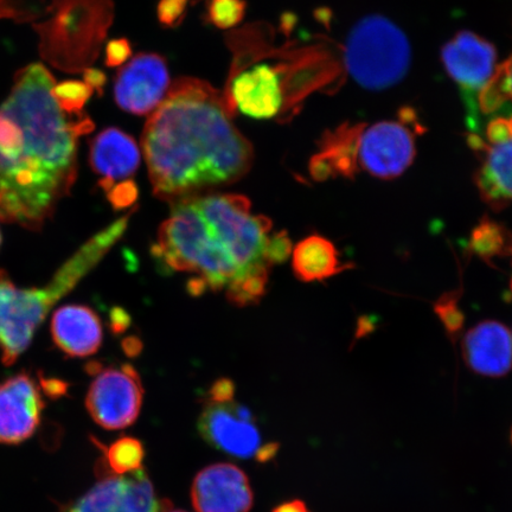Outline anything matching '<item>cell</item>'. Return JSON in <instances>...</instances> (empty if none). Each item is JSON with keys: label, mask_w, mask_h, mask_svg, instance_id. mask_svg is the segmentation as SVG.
<instances>
[{"label": "cell", "mask_w": 512, "mask_h": 512, "mask_svg": "<svg viewBox=\"0 0 512 512\" xmlns=\"http://www.w3.org/2000/svg\"><path fill=\"white\" fill-rule=\"evenodd\" d=\"M54 76L40 63L16 74L0 105V221L41 230L78 176L79 139L88 117L63 110Z\"/></svg>", "instance_id": "1"}, {"label": "cell", "mask_w": 512, "mask_h": 512, "mask_svg": "<svg viewBox=\"0 0 512 512\" xmlns=\"http://www.w3.org/2000/svg\"><path fill=\"white\" fill-rule=\"evenodd\" d=\"M208 82L177 79L150 114L143 149L153 192L171 204L245 177L254 150Z\"/></svg>", "instance_id": "2"}, {"label": "cell", "mask_w": 512, "mask_h": 512, "mask_svg": "<svg viewBox=\"0 0 512 512\" xmlns=\"http://www.w3.org/2000/svg\"><path fill=\"white\" fill-rule=\"evenodd\" d=\"M152 254L171 271L198 275L190 281L192 294L227 292L242 279L226 243L202 214L195 197L172 203Z\"/></svg>", "instance_id": "3"}, {"label": "cell", "mask_w": 512, "mask_h": 512, "mask_svg": "<svg viewBox=\"0 0 512 512\" xmlns=\"http://www.w3.org/2000/svg\"><path fill=\"white\" fill-rule=\"evenodd\" d=\"M126 219L114 223L89 240L57 270L47 285L27 290L16 288L4 307L0 326V348L5 366H12L28 349L38 326L44 322L51 309L80 283L123 234Z\"/></svg>", "instance_id": "4"}, {"label": "cell", "mask_w": 512, "mask_h": 512, "mask_svg": "<svg viewBox=\"0 0 512 512\" xmlns=\"http://www.w3.org/2000/svg\"><path fill=\"white\" fill-rule=\"evenodd\" d=\"M347 72L369 91H384L406 78L412 50L398 25L381 15H369L351 29L342 49Z\"/></svg>", "instance_id": "5"}, {"label": "cell", "mask_w": 512, "mask_h": 512, "mask_svg": "<svg viewBox=\"0 0 512 512\" xmlns=\"http://www.w3.org/2000/svg\"><path fill=\"white\" fill-rule=\"evenodd\" d=\"M415 115L405 110L398 120L361 123L356 139L358 171L381 179H394L405 172L416 155Z\"/></svg>", "instance_id": "6"}, {"label": "cell", "mask_w": 512, "mask_h": 512, "mask_svg": "<svg viewBox=\"0 0 512 512\" xmlns=\"http://www.w3.org/2000/svg\"><path fill=\"white\" fill-rule=\"evenodd\" d=\"M441 61L462 95L467 125L477 134L479 95L495 73L496 48L471 31H460L441 49Z\"/></svg>", "instance_id": "7"}, {"label": "cell", "mask_w": 512, "mask_h": 512, "mask_svg": "<svg viewBox=\"0 0 512 512\" xmlns=\"http://www.w3.org/2000/svg\"><path fill=\"white\" fill-rule=\"evenodd\" d=\"M143 384L130 364L99 371L89 387L86 407L93 420L106 430H123L138 419Z\"/></svg>", "instance_id": "8"}, {"label": "cell", "mask_w": 512, "mask_h": 512, "mask_svg": "<svg viewBox=\"0 0 512 512\" xmlns=\"http://www.w3.org/2000/svg\"><path fill=\"white\" fill-rule=\"evenodd\" d=\"M168 63L155 53H140L121 67L114 81V99L121 110L151 114L170 88Z\"/></svg>", "instance_id": "9"}, {"label": "cell", "mask_w": 512, "mask_h": 512, "mask_svg": "<svg viewBox=\"0 0 512 512\" xmlns=\"http://www.w3.org/2000/svg\"><path fill=\"white\" fill-rule=\"evenodd\" d=\"M170 503L158 501L144 469L101 480L85 496L61 512H166Z\"/></svg>", "instance_id": "10"}, {"label": "cell", "mask_w": 512, "mask_h": 512, "mask_svg": "<svg viewBox=\"0 0 512 512\" xmlns=\"http://www.w3.org/2000/svg\"><path fill=\"white\" fill-rule=\"evenodd\" d=\"M198 431L210 446L236 458H251L261 447L251 412L233 400L209 401L198 420Z\"/></svg>", "instance_id": "11"}, {"label": "cell", "mask_w": 512, "mask_h": 512, "mask_svg": "<svg viewBox=\"0 0 512 512\" xmlns=\"http://www.w3.org/2000/svg\"><path fill=\"white\" fill-rule=\"evenodd\" d=\"M191 499L197 512H249L254 502L246 473L232 464L211 465L198 473Z\"/></svg>", "instance_id": "12"}, {"label": "cell", "mask_w": 512, "mask_h": 512, "mask_svg": "<svg viewBox=\"0 0 512 512\" xmlns=\"http://www.w3.org/2000/svg\"><path fill=\"white\" fill-rule=\"evenodd\" d=\"M44 407L40 388L27 374L0 384V444L17 445L31 437Z\"/></svg>", "instance_id": "13"}, {"label": "cell", "mask_w": 512, "mask_h": 512, "mask_svg": "<svg viewBox=\"0 0 512 512\" xmlns=\"http://www.w3.org/2000/svg\"><path fill=\"white\" fill-rule=\"evenodd\" d=\"M228 111L236 110L253 119H272L284 104L283 86L278 69L268 64H258L236 76L228 95L223 96Z\"/></svg>", "instance_id": "14"}, {"label": "cell", "mask_w": 512, "mask_h": 512, "mask_svg": "<svg viewBox=\"0 0 512 512\" xmlns=\"http://www.w3.org/2000/svg\"><path fill=\"white\" fill-rule=\"evenodd\" d=\"M140 162L142 155L136 140L117 127L106 128L92 140L89 163L101 177L99 185L105 192L110 191L115 182L126 181L136 174Z\"/></svg>", "instance_id": "15"}, {"label": "cell", "mask_w": 512, "mask_h": 512, "mask_svg": "<svg viewBox=\"0 0 512 512\" xmlns=\"http://www.w3.org/2000/svg\"><path fill=\"white\" fill-rule=\"evenodd\" d=\"M464 360L475 373L502 377L512 369V338L504 325L483 322L467 332L463 343Z\"/></svg>", "instance_id": "16"}, {"label": "cell", "mask_w": 512, "mask_h": 512, "mask_svg": "<svg viewBox=\"0 0 512 512\" xmlns=\"http://www.w3.org/2000/svg\"><path fill=\"white\" fill-rule=\"evenodd\" d=\"M51 335L57 348L70 357H88L98 352L104 339L101 320L85 305H66L51 319Z\"/></svg>", "instance_id": "17"}, {"label": "cell", "mask_w": 512, "mask_h": 512, "mask_svg": "<svg viewBox=\"0 0 512 512\" xmlns=\"http://www.w3.org/2000/svg\"><path fill=\"white\" fill-rule=\"evenodd\" d=\"M470 144L483 155L476 175L480 196L495 210L503 209L512 202V137L501 143L488 144L472 133Z\"/></svg>", "instance_id": "18"}, {"label": "cell", "mask_w": 512, "mask_h": 512, "mask_svg": "<svg viewBox=\"0 0 512 512\" xmlns=\"http://www.w3.org/2000/svg\"><path fill=\"white\" fill-rule=\"evenodd\" d=\"M293 272L304 283L323 281L351 267L339 260L334 243L319 235L300 241L292 253Z\"/></svg>", "instance_id": "19"}, {"label": "cell", "mask_w": 512, "mask_h": 512, "mask_svg": "<svg viewBox=\"0 0 512 512\" xmlns=\"http://www.w3.org/2000/svg\"><path fill=\"white\" fill-rule=\"evenodd\" d=\"M511 239L501 224L484 219L473 230L470 247L479 258L490 262L497 256L509 254Z\"/></svg>", "instance_id": "20"}, {"label": "cell", "mask_w": 512, "mask_h": 512, "mask_svg": "<svg viewBox=\"0 0 512 512\" xmlns=\"http://www.w3.org/2000/svg\"><path fill=\"white\" fill-rule=\"evenodd\" d=\"M508 101H512V56L496 68L488 85L480 93L479 112L484 115L495 114Z\"/></svg>", "instance_id": "21"}, {"label": "cell", "mask_w": 512, "mask_h": 512, "mask_svg": "<svg viewBox=\"0 0 512 512\" xmlns=\"http://www.w3.org/2000/svg\"><path fill=\"white\" fill-rule=\"evenodd\" d=\"M145 452L139 440L125 437L108 448L106 462L114 475L124 476L142 469Z\"/></svg>", "instance_id": "22"}, {"label": "cell", "mask_w": 512, "mask_h": 512, "mask_svg": "<svg viewBox=\"0 0 512 512\" xmlns=\"http://www.w3.org/2000/svg\"><path fill=\"white\" fill-rule=\"evenodd\" d=\"M246 0H208L207 19L219 29L238 27L246 16Z\"/></svg>", "instance_id": "23"}, {"label": "cell", "mask_w": 512, "mask_h": 512, "mask_svg": "<svg viewBox=\"0 0 512 512\" xmlns=\"http://www.w3.org/2000/svg\"><path fill=\"white\" fill-rule=\"evenodd\" d=\"M54 93L63 110L70 114H82L83 107L92 98L94 89L86 82L66 81L55 85Z\"/></svg>", "instance_id": "24"}, {"label": "cell", "mask_w": 512, "mask_h": 512, "mask_svg": "<svg viewBox=\"0 0 512 512\" xmlns=\"http://www.w3.org/2000/svg\"><path fill=\"white\" fill-rule=\"evenodd\" d=\"M44 0H0V19L32 21L42 15Z\"/></svg>", "instance_id": "25"}, {"label": "cell", "mask_w": 512, "mask_h": 512, "mask_svg": "<svg viewBox=\"0 0 512 512\" xmlns=\"http://www.w3.org/2000/svg\"><path fill=\"white\" fill-rule=\"evenodd\" d=\"M435 311L441 322L444 323L448 334L456 335L463 328L464 315L458 309L456 294H446L435 305Z\"/></svg>", "instance_id": "26"}, {"label": "cell", "mask_w": 512, "mask_h": 512, "mask_svg": "<svg viewBox=\"0 0 512 512\" xmlns=\"http://www.w3.org/2000/svg\"><path fill=\"white\" fill-rule=\"evenodd\" d=\"M190 0H159L157 17L160 24L168 29L178 28L184 21Z\"/></svg>", "instance_id": "27"}, {"label": "cell", "mask_w": 512, "mask_h": 512, "mask_svg": "<svg viewBox=\"0 0 512 512\" xmlns=\"http://www.w3.org/2000/svg\"><path fill=\"white\" fill-rule=\"evenodd\" d=\"M106 194L114 209H126L137 201L138 187L131 179H126V181L115 184Z\"/></svg>", "instance_id": "28"}, {"label": "cell", "mask_w": 512, "mask_h": 512, "mask_svg": "<svg viewBox=\"0 0 512 512\" xmlns=\"http://www.w3.org/2000/svg\"><path fill=\"white\" fill-rule=\"evenodd\" d=\"M132 54V44L127 38L112 40L106 47V66L110 68L124 66L131 59Z\"/></svg>", "instance_id": "29"}, {"label": "cell", "mask_w": 512, "mask_h": 512, "mask_svg": "<svg viewBox=\"0 0 512 512\" xmlns=\"http://www.w3.org/2000/svg\"><path fill=\"white\" fill-rule=\"evenodd\" d=\"M292 252V242L286 232L271 236L267 247V259L272 266L283 264Z\"/></svg>", "instance_id": "30"}, {"label": "cell", "mask_w": 512, "mask_h": 512, "mask_svg": "<svg viewBox=\"0 0 512 512\" xmlns=\"http://www.w3.org/2000/svg\"><path fill=\"white\" fill-rule=\"evenodd\" d=\"M235 387L232 381L222 379L216 381L214 386L211 387L209 392L210 401L214 402H227L232 401L234 398Z\"/></svg>", "instance_id": "31"}, {"label": "cell", "mask_w": 512, "mask_h": 512, "mask_svg": "<svg viewBox=\"0 0 512 512\" xmlns=\"http://www.w3.org/2000/svg\"><path fill=\"white\" fill-rule=\"evenodd\" d=\"M15 291L16 286L12 283L9 274L0 270V326H2L4 307Z\"/></svg>", "instance_id": "32"}, {"label": "cell", "mask_w": 512, "mask_h": 512, "mask_svg": "<svg viewBox=\"0 0 512 512\" xmlns=\"http://www.w3.org/2000/svg\"><path fill=\"white\" fill-rule=\"evenodd\" d=\"M85 82L91 86L94 91H98L99 95H102L104 87L106 86V75L99 69L89 68L85 73Z\"/></svg>", "instance_id": "33"}, {"label": "cell", "mask_w": 512, "mask_h": 512, "mask_svg": "<svg viewBox=\"0 0 512 512\" xmlns=\"http://www.w3.org/2000/svg\"><path fill=\"white\" fill-rule=\"evenodd\" d=\"M130 324V318L123 310H115L112 313V326L114 331H123Z\"/></svg>", "instance_id": "34"}, {"label": "cell", "mask_w": 512, "mask_h": 512, "mask_svg": "<svg viewBox=\"0 0 512 512\" xmlns=\"http://www.w3.org/2000/svg\"><path fill=\"white\" fill-rule=\"evenodd\" d=\"M273 512H310L307 509L306 504L303 501H291L286 502L284 504L279 505V507L275 508Z\"/></svg>", "instance_id": "35"}, {"label": "cell", "mask_w": 512, "mask_h": 512, "mask_svg": "<svg viewBox=\"0 0 512 512\" xmlns=\"http://www.w3.org/2000/svg\"><path fill=\"white\" fill-rule=\"evenodd\" d=\"M278 446L274 444L267 445L266 447H260L258 453H256V458H258L259 462H267L275 453H277Z\"/></svg>", "instance_id": "36"}, {"label": "cell", "mask_w": 512, "mask_h": 512, "mask_svg": "<svg viewBox=\"0 0 512 512\" xmlns=\"http://www.w3.org/2000/svg\"><path fill=\"white\" fill-rule=\"evenodd\" d=\"M294 24H296V17H294V15L284 14L283 17H281V29H283L285 34H290Z\"/></svg>", "instance_id": "37"}, {"label": "cell", "mask_w": 512, "mask_h": 512, "mask_svg": "<svg viewBox=\"0 0 512 512\" xmlns=\"http://www.w3.org/2000/svg\"><path fill=\"white\" fill-rule=\"evenodd\" d=\"M509 254L512 255V239H511V243H510ZM511 291H512V279H511Z\"/></svg>", "instance_id": "38"}, {"label": "cell", "mask_w": 512, "mask_h": 512, "mask_svg": "<svg viewBox=\"0 0 512 512\" xmlns=\"http://www.w3.org/2000/svg\"><path fill=\"white\" fill-rule=\"evenodd\" d=\"M166 512H185V511H182V510H175V511L168 510Z\"/></svg>", "instance_id": "39"}, {"label": "cell", "mask_w": 512, "mask_h": 512, "mask_svg": "<svg viewBox=\"0 0 512 512\" xmlns=\"http://www.w3.org/2000/svg\"><path fill=\"white\" fill-rule=\"evenodd\" d=\"M510 437H511V444H512V428H511V435H510Z\"/></svg>", "instance_id": "40"}, {"label": "cell", "mask_w": 512, "mask_h": 512, "mask_svg": "<svg viewBox=\"0 0 512 512\" xmlns=\"http://www.w3.org/2000/svg\"><path fill=\"white\" fill-rule=\"evenodd\" d=\"M0 243H2V234H0Z\"/></svg>", "instance_id": "41"}]
</instances>
